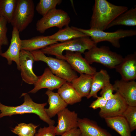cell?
Here are the masks:
<instances>
[{
    "mask_svg": "<svg viewBox=\"0 0 136 136\" xmlns=\"http://www.w3.org/2000/svg\"><path fill=\"white\" fill-rule=\"evenodd\" d=\"M127 7L114 5L106 0H95L90 23V28L104 31Z\"/></svg>",
    "mask_w": 136,
    "mask_h": 136,
    "instance_id": "6da1fadb",
    "label": "cell"
},
{
    "mask_svg": "<svg viewBox=\"0 0 136 136\" xmlns=\"http://www.w3.org/2000/svg\"><path fill=\"white\" fill-rule=\"evenodd\" d=\"M24 103L17 106H6L0 102V118L6 116H11L13 115L26 113H33L38 115L42 120L49 125H54L55 121L49 117L45 110L47 103L39 104L33 101L27 93H23Z\"/></svg>",
    "mask_w": 136,
    "mask_h": 136,
    "instance_id": "7a4b0ae2",
    "label": "cell"
},
{
    "mask_svg": "<svg viewBox=\"0 0 136 136\" xmlns=\"http://www.w3.org/2000/svg\"><path fill=\"white\" fill-rule=\"evenodd\" d=\"M97 46V44L88 36L80 37L65 42L57 43L41 49V50L45 54L53 55L57 58L63 60V52L68 51L78 52L84 53Z\"/></svg>",
    "mask_w": 136,
    "mask_h": 136,
    "instance_id": "3957f363",
    "label": "cell"
},
{
    "mask_svg": "<svg viewBox=\"0 0 136 136\" xmlns=\"http://www.w3.org/2000/svg\"><path fill=\"white\" fill-rule=\"evenodd\" d=\"M36 61H42L47 64L55 75L71 83L78 77L76 73L65 60L48 57L41 50L30 51Z\"/></svg>",
    "mask_w": 136,
    "mask_h": 136,
    "instance_id": "277c9868",
    "label": "cell"
},
{
    "mask_svg": "<svg viewBox=\"0 0 136 136\" xmlns=\"http://www.w3.org/2000/svg\"><path fill=\"white\" fill-rule=\"evenodd\" d=\"M84 54V58L90 64L94 62L98 63L110 69H115L123 58L121 55L104 46L100 47L96 46Z\"/></svg>",
    "mask_w": 136,
    "mask_h": 136,
    "instance_id": "5b68a950",
    "label": "cell"
},
{
    "mask_svg": "<svg viewBox=\"0 0 136 136\" xmlns=\"http://www.w3.org/2000/svg\"><path fill=\"white\" fill-rule=\"evenodd\" d=\"M78 29L90 37L97 44L100 42L107 41L116 48L120 47V40L121 39L136 35V30L133 29H120L113 32H106L90 28L86 29L78 28Z\"/></svg>",
    "mask_w": 136,
    "mask_h": 136,
    "instance_id": "8992f818",
    "label": "cell"
},
{
    "mask_svg": "<svg viewBox=\"0 0 136 136\" xmlns=\"http://www.w3.org/2000/svg\"><path fill=\"white\" fill-rule=\"evenodd\" d=\"M35 14V5L32 0H17L11 22L20 32L24 30L32 22Z\"/></svg>",
    "mask_w": 136,
    "mask_h": 136,
    "instance_id": "52a82bcc",
    "label": "cell"
},
{
    "mask_svg": "<svg viewBox=\"0 0 136 136\" xmlns=\"http://www.w3.org/2000/svg\"><path fill=\"white\" fill-rule=\"evenodd\" d=\"M70 21V18L66 12L56 8L50 11L37 21L36 29L40 33H43L51 27H56L60 29L68 26Z\"/></svg>",
    "mask_w": 136,
    "mask_h": 136,
    "instance_id": "ba28073f",
    "label": "cell"
},
{
    "mask_svg": "<svg viewBox=\"0 0 136 136\" xmlns=\"http://www.w3.org/2000/svg\"><path fill=\"white\" fill-rule=\"evenodd\" d=\"M35 61L33 56L30 51L21 50L19 56L21 75L22 80L29 84L34 85L38 78L33 69Z\"/></svg>",
    "mask_w": 136,
    "mask_h": 136,
    "instance_id": "9c48e42d",
    "label": "cell"
},
{
    "mask_svg": "<svg viewBox=\"0 0 136 136\" xmlns=\"http://www.w3.org/2000/svg\"><path fill=\"white\" fill-rule=\"evenodd\" d=\"M128 105L124 98L118 92L107 101L106 106L100 109V116L104 119L118 116H122Z\"/></svg>",
    "mask_w": 136,
    "mask_h": 136,
    "instance_id": "30bf717a",
    "label": "cell"
},
{
    "mask_svg": "<svg viewBox=\"0 0 136 136\" xmlns=\"http://www.w3.org/2000/svg\"><path fill=\"white\" fill-rule=\"evenodd\" d=\"M67 81L54 74L48 67L46 68L43 74L38 76L34 88L28 93H35L44 88L52 91L58 89Z\"/></svg>",
    "mask_w": 136,
    "mask_h": 136,
    "instance_id": "8fae6325",
    "label": "cell"
},
{
    "mask_svg": "<svg viewBox=\"0 0 136 136\" xmlns=\"http://www.w3.org/2000/svg\"><path fill=\"white\" fill-rule=\"evenodd\" d=\"M57 124L55 127L56 135H61L65 132L78 127V114L66 108L57 114Z\"/></svg>",
    "mask_w": 136,
    "mask_h": 136,
    "instance_id": "7c38bea8",
    "label": "cell"
},
{
    "mask_svg": "<svg viewBox=\"0 0 136 136\" xmlns=\"http://www.w3.org/2000/svg\"><path fill=\"white\" fill-rule=\"evenodd\" d=\"M64 56V60L69 64L74 71L80 74L93 75L96 72V69L91 66L80 52L66 51Z\"/></svg>",
    "mask_w": 136,
    "mask_h": 136,
    "instance_id": "4fadbf2b",
    "label": "cell"
},
{
    "mask_svg": "<svg viewBox=\"0 0 136 136\" xmlns=\"http://www.w3.org/2000/svg\"><path fill=\"white\" fill-rule=\"evenodd\" d=\"M19 33L16 28L13 27L9 46L6 51L2 53L1 56L7 59V63L9 65L12 64L13 61H14L17 69L20 71L19 56L22 40L20 38Z\"/></svg>",
    "mask_w": 136,
    "mask_h": 136,
    "instance_id": "5bb4252c",
    "label": "cell"
},
{
    "mask_svg": "<svg viewBox=\"0 0 136 136\" xmlns=\"http://www.w3.org/2000/svg\"><path fill=\"white\" fill-rule=\"evenodd\" d=\"M113 86L114 91L124 98L128 106L136 107V82L134 80H117Z\"/></svg>",
    "mask_w": 136,
    "mask_h": 136,
    "instance_id": "9a60e30c",
    "label": "cell"
},
{
    "mask_svg": "<svg viewBox=\"0 0 136 136\" xmlns=\"http://www.w3.org/2000/svg\"><path fill=\"white\" fill-rule=\"evenodd\" d=\"M125 81L134 80L136 78V53L128 55L115 68Z\"/></svg>",
    "mask_w": 136,
    "mask_h": 136,
    "instance_id": "2e32d148",
    "label": "cell"
},
{
    "mask_svg": "<svg viewBox=\"0 0 136 136\" xmlns=\"http://www.w3.org/2000/svg\"><path fill=\"white\" fill-rule=\"evenodd\" d=\"M78 127L81 136H112L106 130L99 126L95 121L87 118L78 119Z\"/></svg>",
    "mask_w": 136,
    "mask_h": 136,
    "instance_id": "e0dca14e",
    "label": "cell"
},
{
    "mask_svg": "<svg viewBox=\"0 0 136 136\" xmlns=\"http://www.w3.org/2000/svg\"><path fill=\"white\" fill-rule=\"evenodd\" d=\"M58 43L49 39V36H37L30 39L22 40L21 50L32 51L42 49Z\"/></svg>",
    "mask_w": 136,
    "mask_h": 136,
    "instance_id": "ac0fdd59",
    "label": "cell"
},
{
    "mask_svg": "<svg viewBox=\"0 0 136 136\" xmlns=\"http://www.w3.org/2000/svg\"><path fill=\"white\" fill-rule=\"evenodd\" d=\"M45 94L48 96L49 107L45 108L48 117L51 118L55 116L59 111L66 108L68 105L60 97L58 92L47 89Z\"/></svg>",
    "mask_w": 136,
    "mask_h": 136,
    "instance_id": "d6986e66",
    "label": "cell"
},
{
    "mask_svg": "<svg viewBox=\"0 0 136 136\" xmlns=\"http://www.w3.org/2000/svg\"><path fill=\"white\" fill-rule=\"evenodd\" d=\"M93 79L90 93L87 97L97 98V93L110 82V76L107 71L103 69L96 72L93 75Z\"/></svg>",
    "mask_w": 136,
    "mask_h": 136,
    "instance_id": "ffe728a7",
    "label": "cell"
},
{
    "mask_svg": "<svg viewBox=\"0 0 136 136\" xmlns=\"http://www.w3.org/2000/svg\"><path fill=\"white\" fill-rule=\"evenodd\" d=\"M93 75L81 74L79 77L76 78L71 83L80 96L82 98L88 96L91 86Z\"/></svg>",
    "mask_w": 136,
    "mask_h": 136,
    "instance_id": "44dd1931",
    "label": "cell"
},
{
    "mask_svg": "<svg viewBox=\"0 0 136 136\" xmlns=\"http://www.w3.org/2000/svg\"><path fill=\"white\" fill-rule=\"evenodd\" d=\"M87 36L79 31L78 28L69 26L59 29L54 34L49 36V39L60 42Z\"/></svg>",
    "mask_w": 136,
    "mask_h": 136,
    "instance_id": "7402d4cb",
    "label": "cell"
},
{
    "mask_svg": "<svg viewBox=\"0 0 136 136\" xmlns=\"http://www.w3.org/2000/svg\"><path fill=\"white\" fill-rule=\"evenodd\" d=\"M105 119L107 125L121 136H131L129 124L123 116H118Z\"/></svg>",
    "mask_w": 136,
    "mask_h": 136,
    "instance_id": "603a6c76",
    "label": "cell"
},
{
    "mask_svg": "<svg viewBox=\"0 0 136 136\" xmlns=\"http://www.w3.org/2000/svg\"><path fill=\"white\" fill-rule=\"evenodd\" d=\"M57 92L67 104L73 105L80 102L82 98L72 85L66 82L58 89Z\"/></svg>",
    "mask_w": 136,
    "mask_h": 136,
    "instance_id": "cb8c5ba5",
    "label": "cell"
},
{
    "mask_svg": "<svg viewBox=\"0 0 136 136\" xmlns=\"http://www.w3.org/2000/svg\"><path fill=\"white\" fill-rule=\"evenodd\" d=\"M118 25L128 26L136 25V7L128 9L119 15L108 25L107 29Z\"/></svg>",
    "mask_w": 136,
    "mask_h": 136,
    "instance_id": "d4e9b609",
    "label": "cell"
},
{
    "mask_svg": "<svg viewBox=\"0 0 136 136\" xmlns=\"http://www.w3.org/2000/svg\"><path fill=\"white\" fill-rule=\"evenodd\" d=\"M17 0H0V17L11 23L16 8Z\"/></svg>",
    "mask_w": 136,
    "mask_h": 136,
    "instance_id": "484cf974",
    "label": "cell"
},
{
    "mask_svg": "<svg viewBox=\"0 0 136 136\" xmlns=\"http://www.w3.org/2000/svg\"><path fill=\"white\" fill-rule=\"evenodd\" d=\"M39 125L32 123H21L13 128L11 131L19 136H33Z\"/></svg>",
    "mask_w": 136,
    "mask_h": 136,
    "instance_id": "4316f807",
    "label": "cell"
},
{
    "mask_svg": "<svg viewBox=\"0 0 136 136\" xmlns=\"http://www.w3.org/2000/svg\"><path fill=\"white\" fill-rule=\"evenodd\" d=\"M61 0H40L36 8L37 12L43 16L50 10L56 9L61 3Z\"/></svg>",
    "mask_w": 136,
    "mask_h": 136,
    "instance_id": "83f0119b",
    "label": "cell"
},
{
    "mask_svg": "<svg viewBox=\"0 0 136 136\" xmlns=\"http://www.w3.org/2000/svg\"><path fill=\"white\" fill-rule=\"evenodd\" d=\"M122 116L127 122L131 131L136 129V107L128 106Z\"/></svg>",
    "mask_w": 136,
    "mask_h": 136,
    "instance_id": "f1b7e54d",
    "label": "cell"
},
{
    "mask_svg": "<svg viewBox=\"0 0 136 136\" xmlns=\"http://www.w3.org/2000/svg\"><path fill=\"white\" fill-rule=\"evenodd\" d=\"M7 23L4 18L0 17V46H1L9 45V42L7 36Z\"/></svg>",
    "mask_w": 136,
    "mask_h": 136,
    "instance_id": "f546056e",
    "label": "cell"
},
{
    "mask_svg": "<svg viewBox=\"0 0 136 136\" xmlns=\"http://www.w3.org/2000/svg\"><path fill=\"white\" fill-rule=\"evenodd\" d=\"M35 135V136H55V127L52 125L41 127Z\"/></svg>",
    "mask_w": 136,
    "mask_h": 136,
    "instance_id": "4dcf8cb0",
    "label": "cell"
},
{
    "mask_svg": "<svg viewBox=\"0 0 136 136\" xmlns=\"http://www.w3.org/2000/svg\"><path fill=\"white\" fill-rule=\"evenodd\" d=\"M114 91L113 85L110 83L101 89L100 94L101 96L108 101L113 96Z\"/></svg>",
    "mask_w": 136,
    "mask_h": 136,
    "instance_id": "1f68e13d",
    "label": "cell"
},
{
    "mask_svg": "<svg viewBox=\"0 0 136 136\" xmlns=\"http://www.w3.org/2000/svg\"><path fill=\"white\" fill-rule=\"evenodd\" d=\"M97 99L90 104L89 107L94 110L104 108L106 105L107 100L102 97L98 96Z\"/></svg>",
    "mask_w": 136,
    "mask_h": 136,
    "instance_id": "d6a6232c",
    "label": "cell"
},
{
    "mask_svg": "<svg viewBox=\"0 0 136 136\" xmlns=\"http://www.w3.org/2000/svg\"><path fill=\"white\" fill-rule=\"evenodd\" d=\"M61 136H81V132L79 129L77 128L67 131Z\"/></svg>",
    "mask_w": 136,
    "mask_h": 136,
    "instance_id": "836d02e7",
    "label": "cell"
},
{
    "mask_svg": "<svg viewBox=\"0 0 136 136\" xmlns=\"http://www.w3.org/2000/svg\"><path fill=\"white\" fill-rule=\"evenodd\" d=\"M2 46H0V57L1 56V54L2 53Z\"/></svg>",
    "mask_w": 136,
    "mask_h": 136,
    "instance_id": "e575fe53",
    "label": "cell"
}]
</instances>
